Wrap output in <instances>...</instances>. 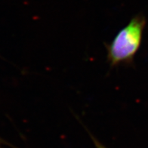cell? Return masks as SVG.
Listing matches in <instances>:
<instances>
[{
  "label": "cell",
  "mask_w": 148,
  "mask_h": 148,
  "mask_svg": "<svg viewBox=\"0 0 148 148\" xmlns=\"http://www.w3.org/2000/svg\"><path fill=\"white\" fill-rule=\"evenodd\" d=\"M146 20L141 14L133 17L126 26L119 30L109 44H106L107 60L110 67L129 65L142 42Z\"/></svg>",
  "instance_id": "6da1fadb"
},
{
  "label": "cell",
  "mask_w": 148,
  "mask_h": 148,
  "mask_svg": "<svg viewBox=\"0 0 148 148\" xmlns=\"http://www.w3.org/2000/svg\"><path fill=\"white\" fill-rule=\"evenodd\" d=\"M91 137H92V140H93V142H94V144H95V145L96 148H107L105 146H104V145H103V144H102L100 142L99 140H97L95 138L92 137V135H91Z\"/></svg>",
  "instance_id": "7a4b0ae2"
}]
</instances>
